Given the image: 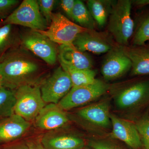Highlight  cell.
I'll list each match as a JSON object with an SVG mask.
<instances>
[{"label":"cell","mask_w":149,"mask_h":149,"mask_svg":"<svg viewBox=\"0 0 149 149\" xmlns=\"http://www.w3.org/2000/svg\"><path fill=\"white\" fill-rule=\"evenodd\" d=\"M38 64L21 54L8 56L0 61V75L2 86L12 90L31 84L30 80L39 71Z\"/></svg>","instance_id":"1"},{"label":"cell","mask_w":149,"mask_h":149,"mask_svg":"<svg viewBox=\"0 0 149 149\" xmlns=\"http://www.w3.org/2000/svg\"><path fill=\"white\" fill-rule=\"evenodd\" d=\"M132 1H113L108 20L107 28L113 39L120 46L126 47L134 31L131 16Z\"/></svg>","instance_id":"2"},{"label":"cell","mask_w":149,"mask_h":149,"mask_svg":"<svg viewBox=\"0 0 149 149\" xmlns=\"http://www.w3.org/2000/svg\"><path fill=\"white\" fill-rule=\"evenodd\" d=\"M15 95L14 113L27 121L35 120L41 110L45 106L41 90L37 85H22L17 88Z\"/></svg>","instance_id":"3"},{"label":"cell","mask_w":149,"mask_h":149,"mask_svg":"<svg viewBox=\"0 0 149 149\" xmlns=\"http://www.w3.org/2000/svg\"><path fill=\"white\" fill-rule=\"evenodd\" d=\"M89 30L71 21L60 13H53L49 27L47 30L35 31L60 45L74 46L73 42L77 35Z\"/></svg>","instance_id":"4"},{"label":"cell","mask_w":149,"mask_h":149,"mask_svg":"<svg viewBox=\"0 0 149 149\" xmlns=\"http://www.w3.org/2000/svg\"><path fill=\"white\" fill-rule=\"evenodd\" d=\"M109 88L108 85L98 79L92 84L72 87L57 104L64 111L82 106L103 95Z\"/></svg>","instance_id":"5"},{"label":"cell","mask_w":149,"mask_h":149,"mask_svg":"<svg viewBox=\"0 0 149 149\" xmlns=\"http://www.w3.org/2000/svg\"><path fill=\"white\" fill-rule=\"evenodd\" d=\"M37 1L24 0L3 22L4 24L21 25L32 30H45L47 23Z\"/></svg>","instance_id":"6"},{"label":"cell","mask_w":149,"mask_h":149,"mask_svg":"<svg viewBox=\"0 0 149 149\" xmlns=\"http://www.w3.org/2000/svg\"><path fill=\"white\" fill-rule=\"evenodd\" d=\"M72 87L69 74L60 66L43 83L40 90L45 102L58 104Z\"/></svg>","instance_id":"7"},{"label":"cell","mask_w":149,"mask_h":149,"mask_svg":"<svg viewBox=\"0 0 149 149\" xmlns=\"http://www.w3.org/2000/svg\"><path fill=\"white\" fill-rule=\"evenodd\" d=\"M22 42L25 48L48 64H55L58 59V48L47 37L32 30L23 37Z\"/></svg>","instance_id":"8"},{"label":"cell","mask_w":149,"mask_h":149,"mask_svg":"<svg viewBox=\"0 0 149 149\" xmlns=\"http://www.w3.org/2000/svg\"><path fill=\"white\" fill-rule=\"evenodd\" d=\"M132 63L126 55L123 47H113L107 54L101 67L106 80H114L121 77L131 69Z\"/></svg>","instance_id":"9"},{"label":"cell","mask_w":149,"mask_h":149,"mask_svg":"<svg viewBox=\"0 0 149 149\" xmlns=\"http://www.w3.org/2000/svg\"><path fill=\"white\" fill-rule=\"evenodd\" d=\"M115 101L121 109L136 107L149 101V80L137 82L120 90Z\"/></svg>","instance_id":"10"},{"label":"cell","mask_w":149,"mask_h":149,"mask_svg":"<svg viewBox=\"0 0 149 149\" xmlns=\"http://www.w3.org/2000/svg\"><path fill=\"white\" fill-rule=\"evenodd\" d=\"M112 125L113 137L125 143L133 149H139L142 146L140 134L135 124L113 114L110 115Z\"/></svg>","instance_id":"11"},{"label":"cell","mask_w":149,"mask_h":149,"mask_svg":"<svg viewBox=\"0 0 149 149\" xmlns=\"http://www.w3.org/2000/svg\"><path fill=\"white\" fill-rule=\"evenodd\" d=\"M35 121L38 128L52 130L64 126L68 122V119L64 110L57 104H49L41 110Z\"/></svg>","instance_id":"12"},{"label":"cell","mask_w":149,"mask_h":149,"mask_svg":"<svg viewBox=\"0 0 149 149\" xmlns=\"http://www.w3.org/2000/svg\"><path fill=\"white\" fill-rule=\"evenodd\" d=\"M30 126L29 121L15 113L0 119V143L10 142L21 138Z\"/></svg>","instance_id":"13"},{"label":"cell","mask_w":149,"mask_h":149,"mask_svg":"<svg viewBox=\"0 0 149 149\" xmlns=\"http://www.w3.org/2000/svg\"><path fill=\"white\" fill-rule=\"evenodd\" d=\"M58 59L60 63L80 69H92V58L86 52L78 50L74 46L60 45Z\"/></svg>","instance_id":"14"},{"label":"cell","mask_w":149,"mask_h":149,"mask_svg":"<svg viewBox=\"0 0 149 149\" xmlns=\"http://www.w3.org/2000/svg\"><path fill=\"white\" fill-rule=\"evenodd\" d=\"M74 47L81 52H89L95 54L107 53L113 47L98 35L89 30L77 35L73 42Z\"/></svg>","instance_id":"15"},{"label":"cell","mask_w":149,"mask_h":149,"mask_svg":"<svg viewBox=\"0 0 149 149\" xmlns=\"http://www.w3.org/2000/svg\"><path fill=\"white\" fill-rule=\"evenodd\" d=\"M77 113L85 120L103 128H108L111 125L109 103L106 101L85 107Z\"/></svg>","instance_id":"16"},{"label":"cell","mask_w":149,"mask_h":149,"mask_svg":"<svg viewBox=\"0 0 149 149\" xmlns=\"http://www.w3.org/2000/svg\"><path fill=\"white\" fill-rule=\"evenodd\" d=\"M41 142L45 149H81L85 145L81 138L56 132L46 133Z\"/></svg>","instance_id":"17"},{"label":"cell","mask_w":149,"mask_h":149,"mask_svg":"<svg viewBox=\"0 0 149 149\" xmlns=\"http://www.w3.org/2000/svg\"><path fill=\"white\" fill-rule=\"evenodd\" d=\"M126 55L132 63L133 76L149 74V47L144 46L128 48L123 47Z\"/></svg>","instance_id":"18"},{"label":"cell","mask_w":149,"mask_h":149,"mask_svg":"<svg viewBox=\"0 0 149 149\" xmlns=\"http://www.w3.org/2000/svg\"><path fill=\"white\" fill-rule=\"evenodd\" d=\"M113 1L89 0L87 7L96 24L103 28L107 23Z\"/></svg>","instance_id":"19"},{"label":"cell","mask_w":149,"mask_h":149,"mask_svg":"<svg viewBox=\"0 0 149 149\" xmlns=\"http://www.w3.org/2000/svg\"><path fill=\"white\" fill-rule=\"evenodd\" d=\"M61 66L69 74L73 87L92 84L95 82L96 73L92 69H80L60 63Z\"/></svg>","instance_id":"20"},{"label":"cell","mask_w":149,"mask_h":149,"mask_svg":"<svg viewBox=\"0 0 149 149\" xmlns=\"http://www.w3.org/2000/svg\"><path fill=\"white\" fill-rule=\"evenodd\" d=\"M72 20L81 27L92 31L95 29L97 24L88 7L80 0H75Z\"/></svg>","instance_id":"21"},{"label":"cell","mask_w":149,"mask_h":149,"mask_svg":"<svg viewBox=\"0 0 149 149\" xmlns=\"http://www.w3.org/2000/svg\"><path fill=\"white\" fill-rule=\"evenodd\" d=\"M15 91L2 86L0 88V119L14 114Z\"/></svg>","instance_id":"22"},{"label":"cell","mask_w":149,"mask_h":149,"mask_svg":"<svg viewBox=\"0 0 149 149\" xmlns=\"http://www.w3.org/2000/svg\"><path fill=\"white\" fill-rule=\"evenodd\" d=\"M140 134L143 149H149V116H145L135 123Z\"/></svg>","instance_id":"23"},{"label":"cell","mask_w":149,"mask_h":149,"mask_svg":"<svg viewBox=\"0 0 149 149\" xmlns=\"http://www.w3.org/2000/svg\"><path fill=\"white\" fill-rule=\"evenodd\" d=\"M149 40V15L142 22L133 37V44L138 47L145 45Z\"/></svg>","instance_id":"24"},{"label":"cell","mask_w":149,"mask_h":149,"mask_svg":"<svg viewBox=\"0 0 149 149\" xmlns=\"http://www.w3.org/2000/svg\"><path fill=\"white\" fill-rule=\"evenodd\" d=\"M12 25L4 24L0 27V56L6 50L11 40Z\"/></svg>","instance_id":"25"},{"label":"cell","mask_w":149,"mask_h":149,"mask_svg":"<svg viewBox=\"0 0 149 149\" xmlns=\"http://www.w3.org/2000/svg\"><path fill=\"white\" fill-rule=\"evenodd\" d=\"M56 1L54 0H39L37 1L40 12L45 17L46 22L50 24L54 5Z\"/></svg>","instance_id":"26"},{"label":"cell","mask_w":149,"mask_h":149,"mask_svg":"<svg viewBox=\"0 0 149 149\" xmlns=\"http://www.w3.org/2000/svg\"><path fill=\"white\" fill-rule=\"evenodd\" d=\"M74 3L75 0H61L60 1L61 8L70 19H72V12Z\"/></svg>","instance_id":"27"},{"label":"cell","mask_w":149,"mask_h":149,"mask_svg":"<svg viewBox=\"0 0 149 149\" xmlns=\"http://www.w3.org/2000/svg\"><path fill=\"white\" fill-rule=\"evenodd\" d=\"M90 145L93 149H120L103 141H92Z\"/></svg>","instance_id":"28"},{"label":"cell","mask_w":149,"mask_h":149,"mask_svg":"<svg viewBox=\"0 0 149 149\" xmlns=\"http://www.w3.org/2000/svg\"><path fill=\"white\" fill-rule=\"evenodd\" d=\"M18 2L16 0H0V15L9 10Z\"/></svg>","instance_id":"29"},{"label":"cell","mask_w":149,"mask_h":149,"mask_svg":"<svg viewBox=\"0 0 149 149\" xmlns=\"http://www.w3.org/2000/svg\"><path fill=\"white\" fill-rule=\"evenodd\" d=\"M132 3H134L136 5L143 6L149 4V0H137L132 1Z\"/></svg>","instance_id":"30"},{"label":"cell","mask_w":149,"mask_h":149,"mask_svg":"<svg viewBox=\"0 0 149 149\" xmlns=\"http://www.w3.org/2000/svg\"><path fill=\"white\" fill-rule=\"evenodd\" d=\"M28 147L25 145H21V146H19L16 147L15 148L13 149H28Z\"/></svg>","instance_id":"31"},{"label":"cell","mask_w":149,"mask_h":149,"mask_svg":"<svg viewBox=\"0 0 149 149\" xmlns=\"http://www.w3.org/2000/svg\"><path fill=\"white\" fill-rule=\"evenodd\" d=\"M43 149L42 148H40V147H34V148H32L30 149Z\"/></svg>","instance_id":"32"},{"label":"cell","mask_w":149,"mask_h":149,"mask_svg":"<svg viewBox=\"0 0 149 149\" xmlns=\"http://www.w3.org/2000/svg\"><path fill=\"white\" fill-rule=\"evenodd\" d=\"M2 86V85L1 82H0V88H1Z\"/></svg>","instance_id":"33"},{"label":"cell","mask_w":149,"mask_h":149,"mask_svg":"<svg viewBox=\"0 0 149 149\" xmlns=\"http://www.w3.org/2000/svg\"><path fill=\"white\" fill-rule=\"evenodd\" d=\"M2 79L1 77V75H0V82H1Z\"/></svg>","instance_id":"34"},{"label":"cell","mask_w":149,"mask_h":149,"mask_svg":"<svg viewBox=\"0 0 149 149\" xmlns=\"http://www.w3.org/2000/svg\"><path fill=\"white\" fill-rule=\"evenodd\" d=\"M86 149V148H84V149H83V148H82V149Z\"/></svg>","instance_id":"35"},{"label":"cell","mask_w":149,"mask_h":149,"mask_svg":"<svg viewBox=\"0 0 149 149\" xmlns=\"http://www.w3.org/2000/svg\"></svg>","instance_id":"36"}]
</instances>
